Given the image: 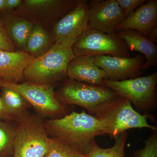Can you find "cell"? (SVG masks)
Listing matches in <instances>:
<instances>
[{
    "mask_svg": "<svg viewBox=\"0 0 157 157\" xmlns=\"http://www.w3.org/2000/svg\"><path fill=\"white\" fill-rule=\"evenodd\" d=\"M34 59L24 51L0 50V80L10 83H21L25 71Z\"/></svg>",
    "mask_w": 157,
    "mask_h": 157,
    "instance_id": "cell-13",
    "label": "cell"
},
{
    "mask_svg": "<svg viewBox=\"0 0 157 157\" xmlns=\"http://www.w3.org/2000/svg\"><path fill=\"white\" fill-rule=\"evenodd\" d=\"M89 2L90 28L114 33L125 19L117 0H94Z\"/></svg>",
    "mask_w": 157,
    "mask_h": 157,
    "instance_id": "cell-11",
    "label": "cell"
},
{
    "mask_svg": "<svg viewBox=\"0 0 157 157\" xmlns=\"http://www.w3.org/2000/svg\"><path fill=\"white\" fill-rule=\"evenodd\" d=\"M90 5L87 1H78L76 7L69 11L54 26L55 43L73 46L89 26Z\"/></svg>",
    "mask_w": 157,
    "mask_h": 157,
    "instance_id": "cell-9",
    "label": "cell"
},
{
    "mask_svg": "<svg viewBox=\"0 0 157 157\" xmlns=\"http://www.w3.org/2000/svg\"><path fill=\"white\" fill-rule=\"evenodd\" d=\"M50 145L43 157H85L73 149L55 138L50 137Z\"/></svg>",
    "mask_w": 157,
    "mask_h": 157,
    "instance_id": "cell-21",
    "label": "cell"
},
{
    "mask_svg": "<svg viewBox=\"0 0 157 157\" xmlns=\"http://www.w3.org/2000/svg\"><path fill=\"white\" fill-rule=\"evenodd\" d=\"M75 57L72 46L54 43L32 61L25 71L24 79L34 84L53 85L67 77L68 65Z\"/></svg>",
    "mask_w": 157,
    "mask_h": 157,
    "instance_id": "cell-3",
    "label": "cell"
},
{
    "mask_svg": "<svg viewBox=\"0 0 157 157\" xmlns=\"http://www.w3.org/2000/svg\"><path fill=\"white\" fill-rule=\"evenodd\" d=\"M115 34L124 41L130 51L140 52L145 58L142 70L157 66V46L155 43L137 31L122 29L117 31Z\"/></svg>",
    "mask_w": 157,
    "mask_h": 157,
    "instance_id": "cell-15",
    "label": "cell"
},
{
    "mask_svg": "<svg viewBox=\"0 0 157 157\" xmlns=\"http://www.w3.org/2000/svg\"><path fill=\"white\" fill-rule=\"evenodd\" d=\"M15 126L9 121L0 120V157L13 155Z\"/></svg>",
    "mask_w": 157,
    "mask_h": 157,
    "instance_id": "cell-20",
    "label": "cell"
},
{
    "mask_svg": "<svg viewBox=\"0 0 157 157\" xmlns=\"http://www.w3.org/2000/svg\"><path fill=\"white\" fill-rule=\"evenodd\" d=\"M125 18L128 17L140 6L146 2V0H117Z\"/></svg>",
    "mask_w": 157,
    "mask_h": 157,
    "instance_id": "cell-23",
    "label": "cell"
},
{
    "mask_svg": "<svg viewBox=\"0 0 157 157\" xmlns=\"http://www.w3.org/2000/svg\"><path fill=\"white\" fill-rule=\"evenodd\" d=\"M103 83L104 86L113 91L119 97L128 100L137 112L147 114L156 106L157 72L149 76L122 81L104 79Z\"/></svg>",
    "mask_w": 157,
    "mask_h": 157,
    "instance_id": "cell-6",
    "label": "cell"
},
{
    "mask_svg": "<svg viewBox=\"0 0 157 157\" xmlns=\"http://www.w3.org/2000/svg\"><path fill=\"white\" fill-rule=\"evenodd\" d=\"M33 27V24L28 20L17 18L11 20L4 27L12 42L24 50Z\"/></svg>",
    "mask_w": 157,
    "mask_h": 157,
    "instance_id": "cell-17",
    "label": "cell"
},
{
    "mask_svg": "<svg viewBox=\"0 0 157 157\" xmlns=\"http://www.w3.org/2000/svg\"><path fill=\"white\" fill-rule=\"evenodd\" d=\"M0 50L13 52L14 43L9 37L2 23L0 21Z\"/></svg>",
    "mask_w": 157,
    "mask_h": 157,
    "instance_id": "cell-24",
    "label": "cell"
},
{
    "mask_svg": "<svg viewBox=\"0 0 157 157\" xmlns=\"http://www.w3.org/2000/svg\"><path fill=\"white\" fill-rule=\"evenodd\" d=\"M72 49L76 56L131 57L126 43L115 33L107 34L91 28L88 29L79 37Z\"/></svg>",
    "mask_w": 157,
    "mask_h": 157,
    "instance_id": "cell-8",
    "label": "cell"
},
{
    "mask_svg": "<svg viewBox=\"0 0 157 157\" xmlns=\"http://www.w3.org/2000/svg\"><path fill=\"white\" fill-rule=\"evenodd\" d=\"M1 99L7 112L17 121L32 106L22 96L14 90L2 86Z\"/></svg>",
    "mask_w": 157,
    "mask_h": 157,
    "instance_id": "cell-16",
    "label": "cell"
},
{
    "mask_svg": "<svg viewBox=\"0 0 157 157\" xmlns=\"http://www.w3.org/2000/svg\"><path fill=\"white\" fill-rule=\"evenodd\" d=\"M147 39L155 43L157 40V29H155L147 36Z\"/></svg>",
    "mask_w": 157,
    "mask_h": 157,
    "instance_id": "cell-27",
    "label": "cell"
},
{
    "mask_svg": "<svg viewBox=\"0 0 157 157\" xmlns=\"http://www.w3.org/2000/svg\"><path fill=\"white\" fill-rule=\"evenodd\" d=\"M0 120L9 121H15L14 118L11 116L6 111L3 105L1 95H0Z\"/></svg>",
    "mask_w": 157,
    "mask_h": 157,
    "instance_id": "cell-25",
    "label": "cell"
},
{
    "mask_svg": "<svg viewBox=\"0 0 157 157\" xmlns=\"http://www.w3.org/2000/svg\"><path fill=\"white\" fill-rule=\"evenodd\" d=\"M55 93L62 104L80 106L93 116L100 105L118 97L113 91L103 86L92 85L69 78Z\"/></svg>",
    "mask_w": 157,
    "mask_h": 157,
    "instance_id": "cell-5",
    "label": "cell"
},
{
    "mask_svg": "<svg viewBox=\"0 0 157 157\" xmlns=\"http://www.w3.org/2000/svg\"><path fill=\"white\" fill-rule=\"evenodd\" d=\"M157 27V1L148 0L124 20L116 31L134 30L147 37Z\"/></svg>",
    "mask_w": 157,
    "mask_h": 157,
    "instance_id": "cell-14",
    "label": "cell"
},
{
    "mask_svg": "<svg viewBox=\"0 0 157 157\" xmlns=\"http://www.w3.org/2000/svg\"><path fill=\"white\" fill-rule=\"evenodd\" d=\"M6 86L16 91L33 107L36 114L42 119L59 118L67 115L66 105L59 102L53 85L30 82L12 83L0 80V87Z\"/></svg>",
    "mask_w": 157,
    "mask_h": 157,
    "instance_id": "cell-7",
    "label": "cell"
},
{
    "mask_svg": "<svg viewBox=\"0 0 157 157\" xmlns=\"http://www.w3.org/2000/svg\"><path fill=\"white\" fill-rule=\"evenodd\" d=\"M93 116L100 121L104 135L111 138L130 129L147 128L157 131L156 127L147 122V119H152L151 116L140 114L128 100L119 96L99 106Z\"/></svg>",
    "mask_w": 157,
    "mask_h": 157,
    "instance_id": "cell-2",
    "label": "cell"
},
{
    "mask_svg": "<svg viewBox=\"0 0 157 157\" xmlns=\"http://www.w3.org/2000/svg\"><path fill=\"white\" fill-rule=\"evenodd\" d=\"M13 157H43L50 145L44 119L27 111L16 121Z\"/></svg>",
    "mask_w": 157,
    "mask_h": 157,
    "instance_id": "cell-4",
    "label": "cell"
},
{
    "mask_svg": "<svg viewBox=\"0 0 157 157\" xmlns=\"http://www.w3.org/2000/svg\"><path fill=\"white\" fill-rule=\"evenodd\" d=\"M96 66L104 70L108 78L122 81L140 77L145 58L139 54L133 57L100 56L94 57Z\"/></svg>",
    "mask_w": 157,
    "mask_h": 157,
    "instance_id": "cell-10",
    "label": "cell"
},
{
    "mask_svg": "<svg viewBox=\"0 0 157 157\" xmlns=\"http://www.w3.org/2000/svg\"><path fill=\"white\" fill-rule=\"evenodd\" d=\"M67 76L69 79L86 84L103 86V80L108 76L104 70L96 66L94 56H76L68 65Z\"/></svg>",
    "mask_w": 157,
    "mask_h": 157,
    "instance_id": "cell-12",
    "label": "cell"
},
{
    "mask_svg": "<svg viewBox=\"0 0 157 157\" xmlns=\"http://www.w3.org/2000/svg\"><path fill=\"white\" fill-rule=\"evenodd\" d=\"M85 157H86V156H85Z\"/></svg>",
    "mask_w": 157,
    "mask_h": 157,
    "instance_id": "cell-29",
    "label": "cell"
},
{
    "mask_svg": "<svg viewBox=\"0 0 157 157\" xmlns=\"http://www.w3.org/2000/svg\"><path fill=\"white\" fill-rule=\"evenodd\" d=\"M21 0H6L5 9H14L21 5Z\"/></svg>",
    "mask_w": 157,
    "mask_h": 157,
    "instance_id": "cell-26",
    "label": "cell"
},
{
    "mask_svg": "<svg viewBox=\"0 0 157 157\" xmlns=\"http://www.w3.org/2000/svg\"><path fill=\"white\" fill-rule=\"evenodd\" d=\"M6 0H0V11L5 10Z\"/></svg>",
    "mask_w": 157,
    "mask_h": 157,
    "instance_id": "cell-28",
    "label": "cell"
},
{
    "mask_svg": "<svg viewBox=\"0 0 157 157\" xmlns=\"http://www.w3.org/2000/svg\"><path fill=\"white\" fill-rule=\"evenodd\" d=\"M48 135L86 156L97 136L104 135L100 121L86 113L73 111L59 118L44 120Z\"/></svg>",
    "mask_w": 157,
    "mask_h": 157,
    "instance_id": "cell-1",
    "label": "cell"
},
{
    "mask_svg": "<svg viewBox=\"0 0 157 157\" xmlns=\"http://www.w3.org/2000/svg\"><path fill=\"white\" fill-rule=\"evenodd\" d=\"M128 134L127 132L120 134L114 137V145L110 148L100 147L94 140L91 144L90 151L87 157H125L124 147Z\"/></svg>",
    "mask_w": 157,
    "mask_h": 157,
    "instance_id": "cell-19",
    "label": "cell"
},
{
    "mask_svg": "<svg viewBox=\"0 0 157 157\" xmlns=\"http://www.w3.org/2000/svg\"><path fill=\"white\" fill-rule=\"evenodd\" d=\"M157 131L144 141L142 149L135 151L133 157H157Z\"/></svg>",
    "mask_w": 157,
    "mask_h": 157,
    "instance_id": "cell-22",
    "label": "cell"
},
{
    "mask_svg": "<svg viewBox=\"0 0 157 157\" xmlns=\"http://www.w3.org/2000/svg\"><path fill=\"white\" fill-rule=\"evenodd\" d=\"M49 41L45 29L39 25L33 26L24 51L36 58L45 53Z\"/></svg>",
    "mask_w": 157,
    "mask_h": 157,
    "instance_id": "cell-18",
    "label": "cell"
}]
</instances>
